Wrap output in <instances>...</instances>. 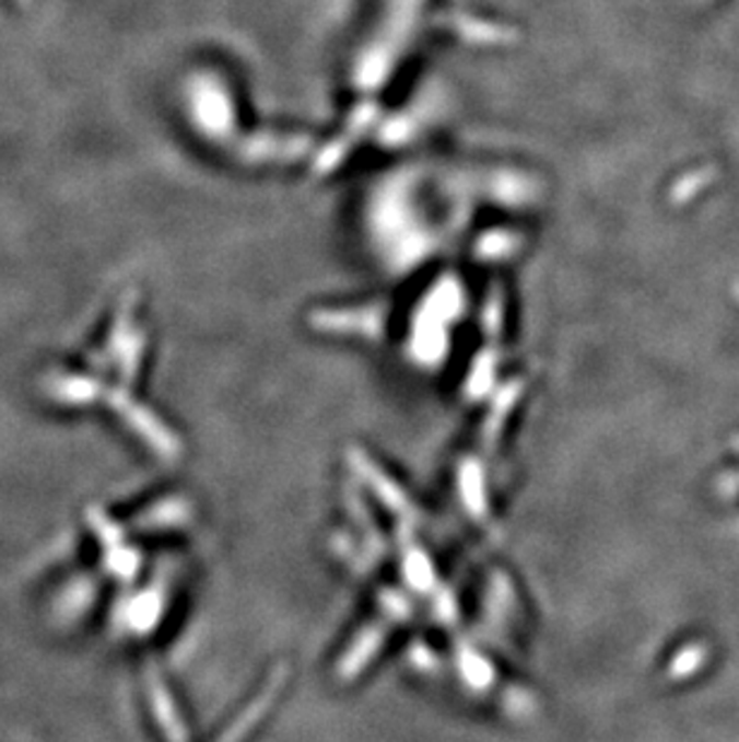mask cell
Here are the masks:
<instances>
[{
  "mask_svg": "<svg viewBox=\"0 0 739 742\" xmlns=\"http://www.w3.org/2000/svg\"><path fill=\"white\" fill-rule=\"evenodd\" d=\"M122 399H126V397H116V399H114L116 409H118L120 414L126 411V418L130 420L132 428H134V430H140V432H144L146 440H150L156 450H166V448H171V444H174V440H171V438L166 436V430H164L162 426H159V424H154L150 414H146L144 409H140V406H132L130 402H122Z\"/></svg>",
  "mask_w": 739,
  "mask_h": 742,
  "instance_id": "obj_1",
  "label": "cell"
}]
</instances>
